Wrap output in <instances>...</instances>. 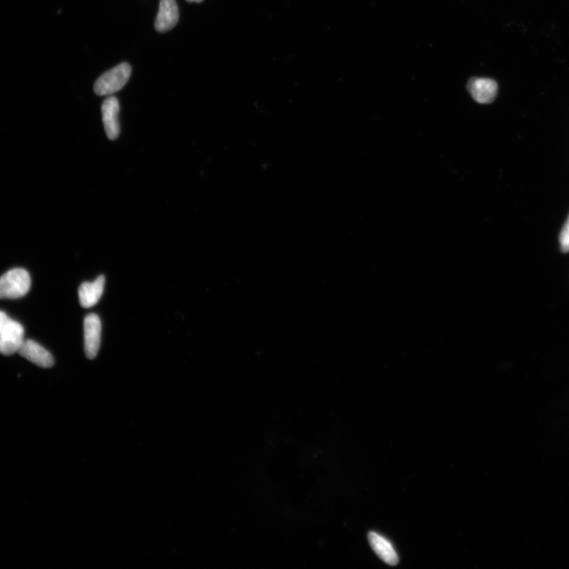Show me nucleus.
Masks as SVG:
<instances>
[{"label":"nucleus","mask_w":569,"mask_h":569,"mask_svg":"<svg viewBox=\"0 0 569 569\" xmlns=\"http://www.w3.org/2000/svg\"><path fill=\"white\" fill-rule=\"evenodd\" d=\"M30 275L23 268L10 270L0 277V299H21L29 293Z\"/></svg>","instance_id":"f257e3e1"},{"label":"nucleus","mask_w":569,"mask_h":569,"mask_svg":"<svg viewBox=\"0 0 569 569\" xmlns=\"http://www.w3.org/2000/svg\"><path fill=\"white\" fill-rule=\"evenodd\" d=\"M132 73V68L127 63L103 74L94 84V92L99 96H111L124 87Z\"/></svg>","instance_id":"f03ea898"},{"label":"nucleus","mask_w":569,"mask_h":569,"mask_svg":"<svg viewBox=\"0 0 569 569\" xmlns=\"http://www.w3.org/2000/svg\"><path fill=\"white\" fill-rule=\"evenodd\" d=\"M24 328L11 318L0 332V354L9 356L18 353L24 339Z\"/></svg>","instance_id":"7ed1b4c3"},{"label":"nucleus","mask_w":569,"mask_h":569,"mask_svg":"<svg viewBox=\"0 0 569 569\" xmlns=\"http://www.w3.org/2000/svg\"><path fill=\"white\" fill-rule=\"evenodd\" d=\"M101 323L99 315L89 314L84 320V344L89 359L98 355L101 345Z\"/></svg>","instance_id":"20e7f679"},{"label":"nucleus","mask_w":569,"mask_h":569,"mask_svg":"<svg viewBox=\"0 0 569 569\" xmlns=\"http://www.w3.org/2000/svg\"><path fill=\"white\" fill-rule=\"evenodd\" d=\"M102 120L105 130L110 140L118 138L120 132L119 122L120 104L114 96H108L101 107Z\"/></svg>","instance_id":"39448f33"},{"label":"nucleus","mask_w":569,"mask_h":569,"mask_svg":"<svg viewBox=\"0 0 569 569\" xmlns=\"http://www.w3.org/2000/svg\"><path fill=\"white\" fill-rule=\"evenodd\" d=\"M472 98L481 104H489L496 99L498 86L495 81L486 77L472 79L468 85Z\"/></svg>","instance_id":"423d86ee"},{"label":"nucleus","mask_w":569,"mask_h":569,"mask_svg":"<svg viewBox=\"0 0 569 569\" xmlns=\"http://www.w3.org/2000/svg\"><path fill=\"white\" fill-rule=\"evenodd\" d=\"M18 354L39 367L50 368L54 365L53 355L33 340H25Z\"/></svg>","instance_id":"0eeeda50"},{"label":"nucleus","mask_w":569,"mask_h":569,"mask_svg":"<svg viewBox=\"0 0 569 569\" xmlns=\"http://www.w3.org/2000/svg\"><path fill=\"white\" fill-rule=\"evenodd\" d=\"M179 20L178 6L175 0H161L155 28L160 33L172 30Z\"/></svg>","instance_id":"6e6552de"},{"label":"nucleus","mask_w":569,"mask_h":569,"mask_svg":"<svg viewBox=\"0 0 569 569\" xmlns=\"http://www.w3.org/2000/svg\"><path fill=\"white\" fill-rule=\"evenodd\" d=\"M105 277L101 275L93 282H84L79 289V296L83 308H92L98 303L105 288Z\"/></svg>","instance_id":"1a4fd4ad"},{"label":"nucleus","mask_w":569,"mask_h":569,"mask_svg":"<svg viewBox=\"0 0 569 569\" xmlns=\"http://www.w3.org/2000/svg\"><path fill=\"white\" fill-rule=\"evenodd\" d=\"M368 541L378 557L389 565H396L399 562L398 555L391 543L384 537L375 533L368 534Z\"/></svg>","instance_id":"9d476101"},{"label":"nucleus","mask_w":569,"mask_h":569,"mask_svg":"<svg viewBox=\"0 0 569 569\" xmlns=\"http://www.w3.org/2000/svg\"><path fill=\"white\" fill-rule=\"evenodd\" d=\"M560 244L562 251H569V216L561 232Z\"/></svg>","instance_id":"9b49d317"},{"label":"nucleus","mask_w":569,"mask_h":569,"mask_svg":"<svg viewBox=\"0 0 569 569\" xmlns=\"http://www.w3.org/2000/svg\"><path fill=\"white\" fill-rule=\"evenodd\" d=\"M10 319L9 316L4 312L0 311V332L6 325V323Z\"/></svg>","instance_id":"f8f14e48"},{"label":"nucleus","mask_w":569,"mask_h":569,"mask_svg":"<svg viewBox=\"0 0 569 569\" xmlns=\"http://www.w3.org/2000/svg\"><path fill=\"white\" fill-rule=\"evenodd\" d=\"M187 1L189 3H201L204 0H187Z\"/></svg>","instance_id":"ddd939ff"}]
</instances>
